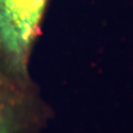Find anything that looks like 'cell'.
Returning <instances> with one entry per match:
<instances>
[{"label": "cell", "mask_w": 133, "mask_h": 133, "mask_svg": "<svg viewBox=\"0 0 133 133\" xmlns=\"http://www.w3.org/2000/svg\"><path fill=\"white\" fill-rule=\"evenodd\" d=\"M43 109L34 90L0 77V133H37Z\"/></svg>", "instance_id": "2"}, {"label": "cell", "mask_w": 133, "mask_h": 133, "mask_svg": "<svg viewBox=\"0 0 133 133\" xmlns=\"http://www.w3.org/2000/svg\"><path fill=\"white\" fill-rule=\"evenodd\" d=\"M50 0H0V77L33 90L29 67Z\"/></svg>", "instance_id": "1"}]
</instances>
